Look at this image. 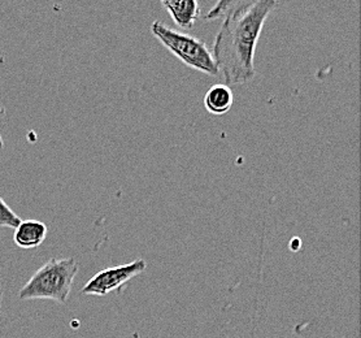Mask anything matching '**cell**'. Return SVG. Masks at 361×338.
Listing matches in <instances>:
<instances>
[{
	"label": "cell",
	"instance_id": "cell-3",
	"mask_svg": "<svg viewBox=\"0 0 361 338\" xmlns=\"http://www.w3.org/2000/svg\"><path fill=\"white\" fill-rule=\"evenodd\" d=\"M151 33L185 66L204 75L217 76L220 73L214 52L209 50L204 41L195 35L176 30L161 21L152 23Z\"/></svg>",
	"mask_w": 361,
	"mask_h": 338
},
{
	"label": "cell",
	"instance_id": "cell-2",
	"mask_svg": "<svg viewBox=\"0 0 361 338\" xmlns=\"http://www.w3.org/2000/svg\"><path fill=\"white\" fill-rule=\"evenodd\" d=\"M78 273V263L74 258L51 259L34 273L18 291L23 301L49 299L66 303Z\"/></svg>",
	"mask_w": 361,
	"mask_h": 338
},
{
	"label": "cell",
	"instance_id": "cell-1",
	"mask_svg": "<svg viewBox=\"0 0 361 338\" xmlns=\"http://www.w3.org/2000/svg\"><path fill=\"white\" fill-rule=\"evenodd\" d=\"M277 4V0H256L250 7L224 18L214 40V56L226 85H243L254 80L256 46Z\"/></svg>",
	"mask_w": 361,
	"mask_h": 338
},
{
	"label": "cell",
	"instance_id": "cell-4",
	"mask_svg": "<svg viewBox=\"0 0 361 338\" xmlns=\"http://www.w3.org/2000/svg\"><path fill=\"white\" fill-rule=\"evenodd\" d=\"M146 268L147 263L143 259H137L132 263L106 268L92 276L85 284L81 293L85 296L104 297L112 291H121L129 281L145 272Z\"/></svg>",
	"mask_w": 361,
	"mask_h": 338
},
{
	"label": "cell",
	"instance_id": "cell-10",
	"mask_svg": "<svg viewBox=\"0 0 361 338\" xmlns=\"http://www.w3.org/2000/svg\"><path fill=\"white\" fill-rule=\"evenodd\" d=\"M4 147V142H3V137H1V134H0V151L3 150Z\"/></svg>",
	"mask_w": 361,
	"mask_h": 338
},
{
	"label": "cell",
	"instance_id": "cell-8",
	"mask_svg": "<svg viewBox=\"0 0 361 338\" xmlns=\"http://www.w3.org/2000/svg\"><path fill=\"white\" fill-rule=\"evenodd\" d=\"M255 1L256 0H217L216 4L209 9V12L207 13L204 18L208 21L225 18L233 13H237L242 9L250 7L251 4H254Z\"/></svg>",
	"mask_w": 361,
	"mask_h": 338
},
{
	"label": "cell",
	"instance_id": "cell-6",
	"mask_svg": "<svg viewBox=\"0 0 361 338\" xmlns=\"http://www.w3.org/2000/svg\"><path fill=\"white\" fill-rule=\"evenodd\" d=\"M49 228L39 220H21L13 233V241L18 248H39L47 237Z\"/></svg>",
	"mask_w": 361,
	"mask_h": 338
},
{
	"label": "cell",
	"instance_id": "cell-7",
	"mask_svg": "<svg viewBox=\"0 0 361 338\" xmlns=\"http://www.w3.org/2000/svg\"><path fill=\"white\" fill-rule=\"evenodd\" d=\"M234 103V94L229 85L216 83L205 92L204 107L209 114L222 116L228 114Z\"/></svg>",
	"mask_w": 361,
	"mask_h": 338
},
{
	"label": "cell",
	"instance_id": "cell-11",
	"mask_svg": "<svg viewBox=\"0 0 361 338\" xmlns=\"http://www.w3.org/2000/svg\"><path fill=\"white\" fill-rule=\"evenodd\" d=\"M1 296H3V291H1V285H0V313H1Z\"/></svg>",
	"mask_w": 361,
	"mask_h": 338
},
{
	"label": "cell",
	"instance_id": "cell-9",
	"mask_svg": "<svg viewBox=\"0 0 361 338\" xmlns=\"http://www.w3.org/2000/svg\"><path fill=\"white\" fill-rule=\"evenodd\" d=\"M20 223L21 219L18 217V215L0 197V228L15 229Z\"/></svg>",
	"mask_w": 361,
	"mask_h": 338
},
{
	"label": "cell",
	"instance_id": "cell-5",
	"mask_svg": "<svg viewBox=\"0 0 361 338\" xmlns=\"http://www.w3.org/2000/svg\"><path fill=\"white\" fill-rule=\"evenodd\" d=\"M173 23L182 29H191L202 16L197 0H160Z\"/></svg>",
	"mask_w": 361,
	"mask_h": 338
}]
</instances>
